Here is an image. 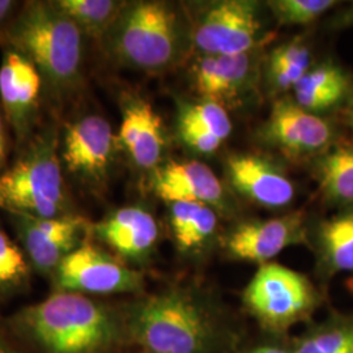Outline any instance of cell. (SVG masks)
Wrapping results in <instances>:
<instances>
[{"label":"cell","mask_w":353,"mask_h":353,"mask_svg":"<svg viewBox=\"0 0 353 353\" xmlns=\"http://www.w3.org/2000/svg\"><path fill=\"white\" fill-rule=\"evenodd\" d=\"M52 278L57 290L81 294L132 293L143 287L139 271L88 241L64 258Z\"/></svg>","instance_id":"cell-8"},{"label":"cell","mask_w":353,"mask_h":353,"mask_svg":"<svg viewBox=\"0 0 353 353\" xmlns=\"http://www.w3.org/2000/svg\"><path fill=\"white\" fill-rule=\"evenodd\" d=\"M262 138L290 156H309L327 148L332 127L318 114L284 99L275 102L262 128Z\"/></svg>","instance_id":"cell-13"},{"label":"cell","mask_w":353,"mask_h":353,"mask_svg":"<svg viewBox=\"0 0 353 353\" xmlns=\"http://www.w3.org/2000/svg\"><path fill=\"white\" fill-rule=\"evenodd\" d=\"M130 331L151 353H212L220 336L210 313L181 290L138 303L130 316Z\"/></svg>","instance_id":"cell-5"},{"label":"cell","mask_w":353,"mask_h":353,"mask_svg":"<svg viewBox=\"0 0 353 353\" xmlns=\"http://www.w3.org/2000/svg\"><path fill=\"white\" fill-rule=\"evenodd\" d=\"M0 353H20L14 350L12 345H10L3 338H0Z\"/></svg>","instance_id":"cell-35"},{"label":"cell","mask_w":353,"mask_h":353,"mask_svg":"<svg viewBox=\"0 0 353 353\" xmlns=\"http://www.w3.org/2000/svg\"><path fill=\"white\" fill-rule=\"evenodd\" d=\"M87 37L51 0L24 1L0 48L16 51L42 76L55 101L72 97L83 85Z\"/></svg>","instance_id":"cell-1"},{"label":"cell","mask_w":353,"mask_h":353,"mask_svg":"<svg viewBox=\"0 0 353 353\" xmlns=\"http://www.w3.org/2000/svg\"><path fill=\"white\" fill-rule=\"evenodd\" d=\"M178 122L202 127L221 140L227 139L232 132V122L227 110L214 102L183 105L178 114Z\"/></svg>","instance_id":"cell-27"},{"label":"cell","mask_w":353,"mask_h":353,"mask_svg":"<svg viewBox=\"0 0 353 353\" xmlns=\"http://www.w3.org/2000/svg\"><path fill=\"white\" fill-rule=\"evenodd\" d=\"M19 322L48 353H102L117 339L113 316L85 294L57 290L24 309Z\"/></svg>","instance_id":"cell-4"},{"label":"cell","mask_w":353,"mask_h":353,"mask_svg":"<svg viewBox=\"0 0 353 353\" xmlns=\"http://www.w3.org/2000/svg\"><path fill=\"white\" fill-rule=\"evenodd\" d=\"M316 176L326 201L353 203V145L322 154L316 160Z\"/></svg>","instance_id":"cell-24"},{"label":"cell","mask_w":353,"mask_h":353,"mask_svg":"<svg viewBox=\"0 0 353 353\" xmlns=\"http://www.w3.org/2000/svg\"><path fill=\"white\" fill-rule=\"evenodd\" d=\"M303 241V214H290L241 223L228 233L224 246L233 259L267 263L284 249Z\"/></svg>","instance_id":"cell-14"},{"label":"cell","mask_w":353,"mask_h":353,"mask_svg":"<svg viewBox=\"0 0 353 353\" xmlns=\"http://www.w3.org/2000/svg\"><path fill=\"white\" fill-rule=\"evenodd\" d=\"M101 43L114 62L144 74H160L179 62L185 29L169 3L126 1Z\"/></svg>","instance_id":"cell-3"},{"label":"cell","mask_w":353,"mask_h":353,"mask_svg":"<svg viewBox=\"0 0 353 353\" xmlns=\"http://www.w3.org/2000/svg\"><path fill=\"white\" fill-rule=\"evenodd\" d=\"M352 88L347 72L336 64L310 68L294 87V102L303 110L318 114L332 109L347 99Z\"/></svg>","instance_id":"cell-19"},{"label":"cell","mask_w":353,"mask_h":353,"mask_svg":"<svg viewBox=\"0 0 353 353\" xmlns=\"http://www.w3.org/2000/svg\"><path fill=\"white\" fill-rule=\"evenodd\" d=\"M61 127L49 125L23 147L20 157L0 173V208L36 217L75 214L59 156Z\"/></svg>","instance_id":"cell-2"},{"label":"cell","mask_w":353,"mask_h":353,"mask_svg":"<svg viewBox=\"0 0 353 353\" xmlns=\"http://www.w3.org/2000/svg\"><path fill=\"white\" fill-rule=\"evenodd\" d=\"M92 233L121 256L139 262L154 249L159 240V224L148 210L128 205L92 224Z\"/></svg>","instance_id":"cell-17"},{"label":"cell","mask_w":353,"mask_h":353,"mask_svg":"<svg viewBox=\"0 0 353 353\" xmlns=\"http://www.w3.org/2000/svg\"><path fill=\"white\" fill-rule=\"evenodd\" d=\"M178 131L181 139L186 145L194 151L205 154L217 151V148L224 143V140L217 138L212 132L186 122H178Z\"/></svg>","instance_id":"cell-29"},{"label":"cell","mask_w":353,"mask_h":353,"mask_svg":"<svg viewBox=\"0 0 353 353\" xmlns=\"http://www.w3.org/2000/svg\"><path fill=\"white\" fill-rule=\"evenodd\" d=\"M243 303L263 327L285 332L312 316L319 296L303 274L279 263H263L243 292Z\"/></svg>","instance_id":"cell-6"},{"label":"cell","mask_w":353,"mask_h":353,"mask_svg":"<svg viewBox=\"0 0 353 353\" xmlns=\"http://www.w3.org/2000/svg\"><path fill=\"white\" fill-rule=\"evenodd\" d=\"M45 84L37 68L16 51L4 49L0 63V110L17 144L36 134Z\"/></svg>","instance_id":"cell-11"},{"label":"cell","mask_w":353,"mask_h":353,"mask_svg":"<svg viewBox=\"0 0 353 353\" xmlns=\"http://www.w3.org/2000/svg\"><path fill=\"white\" fill-rule=\"evenodd\" d=\"M7 214L30 265L43 275H52L64 258L92 233V224L76 214L59 217Z\"/></svg>","instance_id":"cell-10"},{"label":"cell","mask_w":353,"mask_h":353,"mask_svg":"<svg viewBox=\"0 0 353 353\" xmlns=\"http://www.w3.org/2000/svg\"><path fill=\"white\" fill-rule=\"evenodd\" d=\"M312 54L303 38L280 45L268 57L265 79L272 94H281L294 89L305 74L312 68Z\"/></svg>","instance_id":"cell-22"},{"label":"cell","mask_w":353,"mask_h":353,"mask_svg":"<svg viewBox=\"0 0 353 353\" xmlns=\"http://www.w3.org/2000/svg\"><path fill=\"white\" fill-rule=\"evenodd\" d=\"M117 135L101 115L80 114L61 127L59 156L65 176L87 189L101 188L113 166Z\"/></svg>","instance_id":"cell-7"},{"label":"cell","mask_w":353,"mask_h":353,"mask_svg":"<svg viewBox=\"0 0 353 353\" xmlns=\"http://www.w3.org/2000/svg\"><path fill=\"white\" fill-rule=\"evenodd\" d=\"M24 1L17 0H0V45L8 28L12 26L14 19L21 11Z\"/></svg>","instance_id":"cell-30"},{"label":"cell","mask_w":353,"mask_h":353,"mask_svg":"<svg viewBox=\"0 0 353 353\" xmlns=\"http://www.w3.org/2000/svg\"><path fill=\"white\" fill-rule=\"evenodd\" d=\"M345 101H347L345 115H347L348 122H350V123H351V126L353 127V87L351 88V90H350V93H348V96H347Z\"/></svg>","instance_id":"cell-34"},{"label":"cell","mask_w":353,"mask_h":353,"mask_svg":"<svg viewBox=\"0 0 353 353\" xmlns=\"http://www.w3.org/2000/svg\"><path fill=\"white\" fill-rule=\"evenodd\" d=\"M249 353H293L284 350V348H280V347H274V345H261V347H256L254 348Z\"/></svg>","instance_id":"cell-33"},{"label":"cell","mask_w":353,"mask_h":353,"mask_svg":"<svg viewBox=\"0 0 353 353\" xmlns=\"http://www.w3.org/2000/svg\"><path fill=\"white\" fill-rule=\"evenodd\" d=\"M335 28H343V26H353V6L350 8L344 10L343 12L338 14V17L334 21Z\"/></svg>","instance_id":"cell-32"},{"label":"cell","mask_w":353,"mask_h":353,"mask_svg":"<svg viewBox=\"0 0 353 353\" xmlns=\"http://www.w3.org/2000/svg\"><path fill=\"white\" fill-rule=\"evenodd\" d=\"M268 8L280 26H306L336 6L334 0H274Z\"/></svg>","instance_id":"cell-26"},{"label":"cell","mask_w":353,"mask_h":353,"mask_svg":"<svg viewBox=\"0 0 353 353\" xmlns=\"http://www.w3.org/2000/svg\"><path fill=\"white\" fill-rule=\"evenodd\" d=\"M117 141L139 169L159 168L164 156L165 130L161 118L150 102L135 94L123 96Z\"/></svg>","instance_id":"cell-15"},{"label":"cell","mask_w":353,"mask_h":353,"mask_svg":"<svg viewBox=\"0 0 353 353\" xmlns=\"http://www.w3.org/2000/svg\"><path fill=\"white\" fill-rule=\"evenodd\" d=\"M227 174L234 189L263 207L281 208L288 205L294 196L290 178L259 156H230L227 160Z\"/></svg>","instance_id":"cell-18"},{"label":"cell","mask_w":353,"mask_h":353,"mask_svg":"<svg viewBox=\"0 0 353 353\" xmlns=\"http://www.w3.org/2000/svg\"><path fill=\"white\" fill-rule=\"evenodd\" d=\"M29 276L26 252L0 228V290H13Z\"/></svg>","instance_id":"cell-28"},{"label":"cell","mask_w":353,"mask_h":353,"mask_svg":"<svg viewBox=\"0 0 353 353\" xmlns=\"http://www.w3.org/2000/svg\"><path fill=\"white\" fill-rule=\"evenodd\" d=\"M314 236L319 265L326 275L353 272V208L322 220Z\"/></svg>","instance_id":"cell-20"},{"label":"cell","mask_w":353,"mask_h":353,"mask_svg":"<svg viewBox=\"0 0 353 353\" xmlns=\"http://www.w3.org/2000/svg\"><path fill=\"white\" fill-rule=\"evenodd\" d=\"M169 221L176 248L182 252L202 249L217 228L214 208L203 203H170Z\"/></svg>","instance_id":"cell-21"},{"label":"cell","mask_w":353,"mask_h":353,"mask_svg":"<svg viewBox=\"0 0 353 353\" xmlns=\"http://www.w3.org/2000/svg\"><path fill=\"white\" fill-rule=\"evenodd\" d=\"M154 194L166 203L195 202L224 208L227 194L214 172L199 161H172L153 173Z\"/></svg>","instance_id":"cell-16"},{"label":"cell","mask_w":353,"mask_h":353,"mask_svg":"<svg viewBox=\"0 0 353 353\" xmlns=\"http://www.w3.org/2000/svg\"><path fill=\"white\" fill-rule=\"evenodd\" d=\"M258 6L246 0H225L208 6L192 29V39L203 55L250 52L262 38Z\"/></svg>","instance_id":"cell-9"},{"label":"cell","mask_w":353,"mask_h":353,"mask_svg":"<svg viewBox=\"0 0 353 353\" xmlns=\"http://www.w3.org/2000/svg\"><path fill=\"white\" fill-rule=\"evenodd\" d=\"M7 128H8L7 121L0 110V173L8 168L7 161H8L10 141H8V130Z\"/></svg>","instance_id":"cell-31"},{"label":"cell","mask_w":353,"mask_h":353,"mask_svg":"<svg viewBox=\"0 0 353 353\" xmlns=\"http://www.w3.org/2000/svg\"><path fill=\"white\" fill-rule=\"evenodd\" d=\"M52 6L74 21L87 38L101 42L126 1L119 0H51Z\"/></svg>","instance_id":"cell-23"},{"label":"cell","mask_w":353,"mask_h":353,"mask_svg":"<svg viewBox=\"0 0 353 353\" xmlns=\"http://www.w3.org/2000/svg\"><path fill=\"white\" fill-rule=\"evenodd\" d=\"M350 288L353 290V279H351V281H350Z\"/></svg>","instance_id":"cell-36"},{"label":"cell","mask_w":353,"mask_h":353,"mask_svg":"<svg viewBox=\"0 0 353 353\" xmlns=\"http://www.w3.org/2000/svg\"><path fill=\"white\" fill-rule=\"evenodd\" d=\"M258 81V59L250 52L204 55L191 68V83L204 101L225 109L248 97Z\"/></svg>","instance_id":"cell-12"},{"label":"cell","mask_w":353,"mask_h":353,"mask_svg":"<svg viewBox=\"0 0 353 353\" xmlns=\"http://www.w3.org/2000/svg\"><path fill=\"white\" fill-rule=\"evenodd\" d=\"M293 353H353V318L336 316L303 335Z\"/></svg>","instance_id":"cell-25"}]
</instances>
